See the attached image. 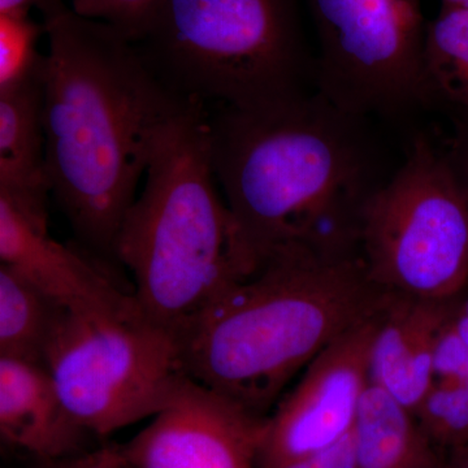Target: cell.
Segmentation results:
<instances>
[{
    "label": "cell",
    "mask_w": 468,
    "mask_h": 468,
    "mask_svg": "<svg viewBox=\"0 0 468 468\" xmlns=\"http://www.w3.org/2000/svg\"><path fill=\"white\" fill-rule=\"evenodd\" d=\"M48 42L43 124L52 196L86 249L113 258L160 128L187 101L116 27L37 0Z\"/></svg>",
    "instance_id": "6da1fadb"
},
{
    "label": "cell",
    "mask_w": 468,
    "mask_h": 468,
    "mask_svg": "<svg viewBox=\"0 0 468 468\" xmlns=\"http://www.w3.org/2000/svg\"><path fill=\"white\" fill-rule=\"evenodd\" d=\"M207 111L218 186L261 263L284 249L359 254L363 209L387 180L365 117L316 90L264 109Z\"/></svg>",
    "instance_id": "7a4b0ae2"
},
{
    "label": "cell",
    "mask_w": 468,
    "mask_h": 468,
    "mask_svg": "<svg viewBox=\"0 0 468 468\" xmlns=\"http://www.w3.org/2000/svg\"><path fill=\"white\" fill-rule=\"evenodd\" d=\"M390 294L360 255L284 249L223 289L177 335L187 377L267 417L286 385Z\"/></svg>",
    "instance_id": "3957f363"
},
{
    "label": "cell",
    "mask_w": 468,
    "mask_h": 468,
    "mask_svg": "<svg viewBox=\"0 0 468 468\" xmlns=\"http://www.w3.org/2000/svg\"><path fill=\"white\" fill-rule=\"evenodd\" d=\"M113 255L133 275L144 316L176 337L260 266L215 176L207 107L186 101L160 128Z\"/></svg>",
    "instance_id": "277c9868"
},
{
    "label": "cell",
    "mask_w": 468,
    "mask_h": 468,
    "mask_svg": "<svg viewBox=\"0 0 468 468\" xmlns=\"http://www.w3.org/2000/svg\"><path fill=\"white\" fill-rule=\"evenodd\" d=\"M172 94L257 110L310 94L301 0H159L132 41Z\"/></svg>",
    "instance_id": "5b68a950"
},
{
    "label": "cell",
    "mask_w": 468,
    "mask_h": 468,
    "mask_svg": "<svg viewBox=\"0 0 468 468\" xmlns=\"http://www.w3.org/2000/svg\"><path fill=\"white\" fill-rule=\"evenodd\" d=\"M359 254L388 292L448 301L468 286V192L451 154L426 135L363 209Z\"/></svg>",
    "instance_id": "8992f818"
},
{
    "label": "cell",
    "mask_w": 468,
    "mask_h": 468,
    "mask_svg": "<svg viewBox=\"0 0 468 468\" xmlns=\"http://www.w3.org/2000/svg\"><path fill=\"white\" fill-rule=\"evenodd\" d=\"M43 365L79 426L104 437L154 418L189 378L177 337L137 302L126 309H64Z\"/></svg>",
    "instance_id": "52a82bcc"
},
{
    "label": "cell",
    "mask_w": 468,
    "mask_h": 468,
    "mask_svg": "<svg viewBox=\"0 0 468 468\" xmlns=\"http://www.w3.org/2000/svg\"><path fill=\"white\" fill-rule=\"evenodd\" d=\"M318 41L316 91L365 117L436 103L424 68L423 0H303Z\"/></svg>",
    "instance_id": "ba28073f"
},
{
    "label": "cell",
    "mask_w": 468,
    "mask_h": 468,
    "mask_svg": "<svg viewBox=\"0 0 468 468\" xmlns=\"http://www.w3.org/2000/svg\"><path fill=\"white\" fill-rule=\"evenodd\" d=\"M383 310L351 326L303 369L267 418L258 468H276L325 451L353 432L371 383L369 353Z\"/></svg>",
    "instance_id": "9c48e42d"
},
{
    "label": "cell",
    "mask_w": 468,
    "mask_h": 468,
    "mask_svg": "<svg viewBox=\"0 0 468 468\" xmlns=\"http://www.w3.org/2000/svg\"><path fill=\"white\" fill-rule=\"evenodd\" d=\"M267 418L187 378L120 451L132 468H258Z\"/></svg>",
    "instance_id": "30bf717a"
},
{
    "label": "cell",
    "mask_w": 468,
    "mask_h": 468,
    "mask_svg": "<svg viewBox=\"0 0 468 468\" xmlns=\"http://www.w3.org/2000/svg\"><path fill=\"white\" fill-rule=\"evenodd\" d=\"M0 263L27 277L64 309H126L134 295L120 291L77 249L55 241L14 206L0 199Z\"/></svg>",
    "instance_id": "8fae6325"
},
{
    "label": "cell",
    "mask_w": 468,
    "mask_h": 468,
    "mask_svg": "<svg viewBox=\"0 0 468 468\" xmlns=\"http://www.w3.org/2000/svg\"><path fill=\"white\" fill-rule=\"evenodd\" d=\"M43 58L16 81L0 86V199L48 229L52 192L43 124Z\"/></svg>",
    "instance_id": "7c38bea8"
},
{
    "label": "cell",
    "mask_w": 468,
    "mask_h": 468,
    "mask_svg": "<svg viewBox=\"0 0 468 468\" xmlns=\"http://www.w3.org/2000/svg\"><path fill=\"white\" fill-rule=\"evenodd\" d=\"M455 298L390 294L381 313L369 353V378L414 412L432 385L437 338Z\"/></svg>",
    "instance_id": "4fadbf2b"
},
{
    "label": "cell",
    "mask_w": 468,
    "mask_h": 468,
    "mask_svg": "<svg viewBox=\"0 0 468 468\" xmlns=\"http://www.w3.org/2000/svg\"><path fill=\"white\" fill-rule=\"evenodd\" d=\"M0 433L37 461L88 452L86 442L92 436L70 417L45 365L2 356Z\"/></svg>",
    "instance_id": "5bb4252c"
},
{
    "label": "cell",
    "mask_w": 468,
    "mask_h": 468,
    "mask_svg": "<svg viewBox=\"0 0 468 468\" xmlns=\"http://www.w3.org/2000/svg\"><path fill=\"white\" fill-rule=\"evenodd\" d=\"M356 468H443L417 415L392 394L369 383L353 428Z\"/></svg>",
    "instance_id": "9a60e30c"
},
{
    "label": "cell",
    "mask_w": 468,
    "mask_h": 468,
    "mask_svg": "<svg viewBox=\"0 0 468 468\" xmlns=\"http://www.w3.org/2000/svg\"><path fill=\"white\" fill-rule=\"evenodd\" d=\"M63 307L0 263V356L42 363Z\"/></svg>",
    "instance_id": "2e32d148"
},
{
    "label": "cell",
    "mask_w": 468,
    "mask_h": 468,
    "mask_svg": "<svg viewBox=\"0 0 468 468\" xmlns=\"http://www.w3.org/2000/svg\"><path fill=\"white\" fill-rule=\"evenodd\" d=\"M424 68L435 101L468 119V9L441 5L428 21Z\"/></svg>",
    "instance_id": "e0dca14e"
},
{
    "label": "cell",
    "mask_w": 468,
    "mask_h": 468,
    "mask_svg": "<svg viewBox=\"0 0 468 468\" xmlns=\"http://www.w3.org/2000/svg\"><path fill=\"white\" fill-rule=\"evenodd\" d=\"M415 415L431 441L443 454L468 445L467 384L433 381Z\"/></svg>",
    "instance_id": "ac0fdd59"
},
{
    "label": "cell",
    "mask_w": 468,
    "mask_h": 468,
    "mask_svg": "<svg viewBox=\"0 0 468 468\" xmlns=\"http://www.w3.org/2000/svg\"><path fill=\"white\" fill-rule=\"evenodd\" d=\"M45 34L29 12L0 15V86L11 84L41 61L37 45Z\"/></svg>",
    "instance_id": "d6986e66"
},
{
    "label": "cell",
    "mask_w": 468,
    "mask_h": 468,
    "mask_svg": "<svg viewBox=\"0 0 468 468\" xmlns=\"http://www.w3.org/2000/svg\"><path fill=\"white\" fill-rule=\"evenodd\" d=\"M159 0H72L73 11L116 27L133 41Z\"/></svg>",
    "instance_id": "ffe728a7"
},
{
    "label": "cell",
    "mask_w": 468,
    "mask_h": 468,
    "mask_svg": "<svg viewBox=\"0 0 468 468\" xmlns=\"http://www.w3.org/2000/svg\"><path fill=\"white\" fill-rule=\"evenodd\" d=\"M433 381H454L468 385V345L457 335L449 319L437 338Z\"/></svg>",
    "instance_id": "44dd1931"
},
{
    "label": "cell",
    "mask_w": 468,
    "mask_h": 468,
    "mask_svg": "<svg viewBox=\"0 0 468 468\" xmlns=\"http://www.w3.org/2000/svg\"><path fill=\"white\" fill-rule=\"evenodd\" d=\"M36 468H132L120 446H104L72 457L55 461H38Z\"/></svg>",
    "instance_id": "7402d4cb"
},
{
    "label": "cell",
    "mask_w": 468,
    "mask_h": 468,
    "mask_svg": "<svg viewBox=\"0 0 468 468\" xmlns=\"http://www.w3.org/2000/svg\"><path fill=\"white\" fill-rule=\"evenodd\" d=\"M276 468H356L353 432L325 451L286 462Z\"/></svg>",
    "instance_id": "603a6c76"
},
{
    "label": "cell",
    "mask_w": 468,
    "mask_h": 468,
    "mask_svg": "<svg viewBox=\"0 0 468 468\" xmlns=\"http://www.w3.org/2000/svg\"><path fill=\"white\" fill-rule=\"evenodd\" d=\"M455 134L457 135L452 140V150L449 151V154H451L452 162L460 172L462 181L468 192V119L461 117Z\"/></svg>",
    "instance_id": "cb8c5ba5"
},
{
    "label": "cell",
    "mask_w": 468,
    "mask_h": 468,
    "mask_svg": "<svg viewBox=\"0 0 468 468\" xmlns=\"http://www.w3.org/2000/svg\"><path fill=\"white\" fill-rule=\"evenodd\" d=\"M449 322L462 340L468 345V286L466 291L455 298Z\"/></svg>",
    "instance_id": "d4e9b609"
},
{
    "label": "cell",
    "mask_w": 468,
    "mask_h": 468,
    "mask_svg": "<svg viewBox=\"0 0 468 468\" xmlns=\"http://www.w3.org/2000/svg\"><path fill=\"white\" fill-rule=\"evenodd\" d=\"M36 3L37 0H0V15L29 12Z\"/></svg>",
    "instance_id": "484cf974"
},
{
    "label": "cell",
    "mask_w": 468,
    "mask_h": 468,
    "mask_svg": "<svg viewBox=\"0 0 468 468\" xmlns=\"http://www.w3.org/2000/svg\"><path fill=\"white\" fill-rule=\"evenodd\" d=\"M445 468H468V445L449 452Z\"/></svg>",
    "instance_id": "4316f807"
},
{
    "label": "cell",
    "mask_w": 468,
    "mask_h": 468,
    "mask_svg": "<svg viewBox=\"0 0 468 468\" xmlns=\"http://www.w3.org/2000/svg\"><path fill=\"white\" fill-rule=\"evenodd\" d=\"M442 5H454V7L468 9V0H442Z\"/></svg>",
    "instance_id": "83f0119b"
},
{
    "label": "cell",
    "mask_w": 468,
    "mask_h": 468,
    "mask_svg": "<svg viewBox=\"0 0 468 468\" xmlns=\"http://www.w3.org/2000/svg\"><path fill=\"white\" fill-rule=\"evenodd\" d=\"M443 468H445V466H443Z\"/></svg>",
    "instance_id": "f1b7e54d"
}]
</instances>
